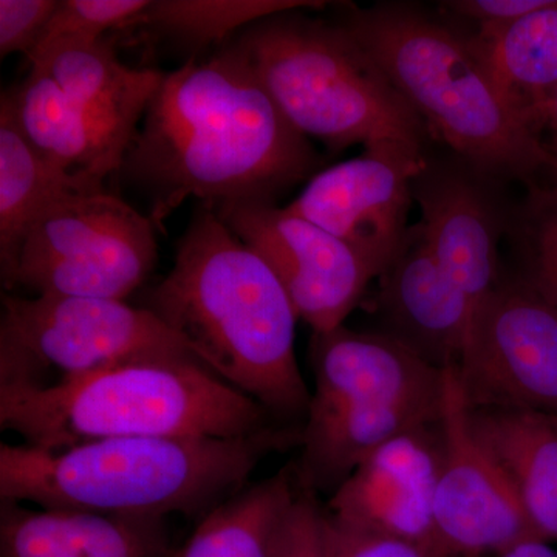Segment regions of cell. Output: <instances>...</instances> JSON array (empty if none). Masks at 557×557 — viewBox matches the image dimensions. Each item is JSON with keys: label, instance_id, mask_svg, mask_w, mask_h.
<instances>
[{"label": "cell", "instance_id": "cell-1", "mask_svg": "<svg viewBox=\"0 0 557 557\" xmlns=\"http://www.w3.org/2000/svg\"><path fill=\"white\" fill-rule=\"evenodd\" d=\"M317 150L231 42L164 73L121 171L145 190L157 228L186 200L276 203L309 178Z\"/></svg>", "mask_w": 557, "mask_h": 557}, {"label": "cell", "instance_id": "cell-2", "mask_svg": "<svg viewBox=\"0 0 557 557\" xmlns=\"http://www.w3.org/2000/svg\"><path fill=\"white\" fill-rule=\"evenodd\" d=\"M141 306L270 416L306 418L311 392L296 358L298 313L269 263L214 208L197 207L174 267Z\"/></svg>", "mask_w": 557, "mask_h": 557}, {"label": "cell", "instance_id": "cell-3", "mask_svg": "<svg viewBox=\"0 0 557 557\" xmlns=\"http://www.w3.org/2000/svg\"><path fill=\"white\" fill-rule=\"evenodd\" d=\"M288 442L267 429L236 438L131 437L64 450L0 445V500L115 518L207 515Z\"/></svg>", "mask_w": 557, "mask_h": 557}, {"label": "cell", "instance_id": "cell-4", "mask_svg": "<svg viewBox=\"0 0 557 557\" xmlns=\"http://www.w3.org/2000/svg\"><path fill=\"white\" fill-rule=\"evenodd\" d=\"M410 108L471 170L530 180L556 161L460 32L406 3L350 7L339 22Z\"/></svg>", "mask_w": 557, "mask_h": 557}, {"label": "cell", "instance_id": "cell-5", "mask_svg": "<svg viewBox=\"0 0 557 557\" xmlns=\"http://www.w3.org/2000/svg\"><path fill=\"white\" fill-rule=\"evenodd\" d=\"M0 428L40 450L131 437H248L270 413L196 357L148 359L61 391L0 392Z\"/></svg>", "mask_w": 557, "mask_h": 557}, {"label": "cell", "instance_id": "cell-6", "mask_svg": "<svg viewBox=\"0 0 557 557\" xmlns=\"http://www.w3.org/2000/svg\"><path fill=\"white\" fill-rule=\"evenodd\" d=\"M295 11L265 17L228 40L285 119L332 150L381 141L423 149L426 124L354 36L339 22Z\"/></svg>", "mask_w": 557, "mask_h": 557}, {"label": "cell", "instance_id": "cell-7", "mask_svg": "<svg viewBox=\"0 0 557 557\" xmlns=\"http://www.w3.org/2000/svg\"><path fill=\"white\" fill-rule=\"evenodd\" d=\"M194 357L152 311L126 300L2 295L0 392L61 391L148 359Z\"/></svg>", "mask_w": 557, "mask_h": 557}, {"label": "cell", "instance_id": "cell-8", "mask_svg": "<svg viewBox=\"0 0 557 557\" xmlns=\"http://www.w3.org/2000/svg\"><path fill=\"white\" fill-rule=\"evenodd\" d=\"M157 226L108 189L62 196L32 223L5 293L126 300L159 259Z\"/></svg>", "mask_w": 557, "mask_h": 557}, {"label": "cell", "instance_id": "cell-9", "mask_svg": "<svg viewBox=\"0 0 557 557\" xmlns=\"http://www.w3.org/2000/svg\"><path fill=\"white\" fill-rule=\"evenodd\" d=\"M435 528L443 557L497 556L527 539L528 523L508 475L475 435L457 366L443 370Z\"/></svg>", "mask_w": 557, "mask_h": 557}, {"label": "cell", "instance_id": "cell-10", "mask_svg": "<svg viewBox=\"0 0 557 557\" xmlns=\"http://www.w3.org/2000/svg\"><path fill=\"white\" fill-rule=\"evenodd\" d=\"M457 368L472 409L557 420V307L523 278H502L475 313Z\"/></svg>", "mask_w": 557, "mask_h": 557}, {"label": "cell", "instance_id": "cell-11", "mask_svg": "<svg viewBox=\"0 0 557 557\" xmlns=\"http://www.w3.org/2000/svg\"><path fill=\"white\" fill-rule=\"evenodd\" d=\"M426 161L409 143H375L313 175L287 208L338 237L381 277L405 245L413 180Z\"/></svg>", "mask_w": 557, "mask_h": 557}, {"label": "cell", "instance_id": "cell-12", "mask_svg": "<svg viewBox=\"0 0 557 557\" xmlns=\"http://www.w3.org/2000/svg\"><path fill=\"white\" fill-rule=\"evenodd\" d=\"M222 222L269 263L299 321L313 333L344 325L379 277L347 244L276 203L214 208Z\"/></svg>", "mask_w": 557, "mask_h": 557}, {"label": "cell", "instance_id": "cell-13", "mask_svg": "<svg viewBox=\"0 0 557 557\" xmlns=\"http://www.w3.org/2000/svg\"><path fill=\"white\" fill-rule=\"evenodd\" d=\"M435 426L399 435L370 454L333 491L325 507L329 518L443 557L435 528L440 460L438 432L431 431Z\"/></svg>", "mask_w": 557, "mask_h": 557}, {"label": "cell", "instance_id": "cell-14", "mask_svg": "<svg viewBox=\"0 0 557 557\" xmlns=\"http://www.w3.org/2000/svg\"><path fill=\"white\" fill-rule=\"evenodd\" d=\"M311 362L314 391L307 416L351 406H399L440 420L445 369L386 333L346 325L313 333Z\"/></svg>", "mask_w": 557, "mask_h": 557}, {"label": "cell", "instance_id": "cell-15", "mask_svg": "<svg viewBox=\"0 0 557 557\" xmlns=\"http://www.w3.org/2000/svg\"><path fill=\"white\" fill-rule=\"evenodd\" d=\"M490 182L468 164L453 168L429 160L413 180V200L431 247L475 313L500 285L498 242L508 228Z\"/></svg>", "mask_w": 557, "mask_h": 557}, {"label": "cell", "instance_id": "cell-16", "mask_svg": "<svg viewBox=\"0 0 557 557\" xmlns=\"http://www.w3.org/2000/svg\"><path fill=\"white\" fill-rule=\"evenodd\" d=\"M380 278L386 335L435 368L460 364L474 307L438 262L423 223L409 226L398 258Z\"/></svg>", "mask_w": 557, "mask_h": 557}, {"label": "cell", "instance_id": "cell-17", "mask_svg": "<svg viewBox=\"0 0 557 557\" xmlns=\"http://www.w3.org/2000/svg\"><path fill=\"white\" fill-rule=\"evenodd\" d=\"M17 126L36 149L73 177L106 188L123 168L138 129L104 119L62 94L30 69L22 83L3 91Z\"/></svg>", "mask_w": 557, "mask_h": 557}, {"label": "cell", "instance_id": "cell-18", "mask_svg": "<svg viewBox=\"0 0 557 557\" xmlns=\"http://www.w3.org/2000/svg\"><path fill=\"white\" fill-rule=\"evenodd\" d=\"M164 519L115 518L0 500V557H172Z\"/></svg>", "mask_w": 557, "mask_h": 557}, {"label": "cell", "instance_id": "cell-19", "mask_svg": "<svg viewBox=\"0 0 557 557\" xmlns=\"http://www.w3.org/2000/svg\"><path fill=\"white\" fill-rule=\"evenodd\" d=\"M480 442L515 487L531 530L557 542V420L518 409H472Z\"/></svg>", "mask_w": 557, "mask_h": 557}, {"label": "cell", "instance_id": "cell-20", "mask_svg": "<svg viewBox=\"0 0 557 557\" xmlns=\"http://www.w3.org/2000/svg\"><path fill=\"white\" fill-rule=\"evenodd\" d=\"M27 60L73 101L135 129L164 76L157 70L127 67L106 38L58 40Z\"/></svg>", "mask_w": 557, "mask_h": 557}, {"label": "cell", "instance_id": "cell-21", "mask_svg": "<svg viewBox=\"0 0 557 557\" xmlns=\"http://www.w3.org/2000/svg\"><path fill=\"white\" fill-rule=\"evenodd\" d=\"M467 38L505 97L541 134L539 113L557 86V0Z\"/></svg>", "mask_w": 557, "mask_h": 557}, {"label": "cell", "instance_id": "cell-22", "mask_svg": "<svg viewBox=\"0 0 557 557\" xmlns=\"http://www.w3.org/2000/svg\"><path fill=\"white\" fill-rule=\"evenodd\" d=\"M73 177L47 160L17 126L0 100V277L13 270L22 239L32 223L54 200L72 193L102 190Z\"/></svg>", "mask_w": 557, "mask_h": 557}, {"label": "cell", "instance_id": "cell-23", "mask_svg": "<svg viewBox=\"0 0 557 557\" xmlns=\"http://www.w3.org/2000/svg\"><path fill=\"white\" fill-rule=\"evenodd\" d=\"M296 497L287 471L242 487L208 511L172 557H273Z\"/></svg>", "mask_w": 557, "mask_h": 557}, {"label": "cell", "instance_id": "cell-24", "mask_svg": "<svg viewBox=\"0 0 557 557\" xmlns=\"http://www.w3.org/2000/svg\"><path fill=\"white\" fill-rule=\"evenodd\" d=\"M314 0H156L143 13L138 27L150 28L189 49L209 44L222 47L256 22L300 9H321Z\"/></svg>", "mask_w": 557, "mask_h": 557}, {"label": "cell", "instance_id": "cell-25", "mask_svg": "<svg viewBox=\"0 0 557 557\" xmlns=\"http://www.w3.org/2000/svg\"><path fill=\"white\" fill-rule=\"evenodd\" d=\"M512 223L527 263V281L557 307V186L533 188Z\"/></svg>", "mask_w": 557, "mask_h": 557}, {"label": "cell", "instance_id": "cell-26", "mask_svg": "<svg viewBox=\"0 0 557 557\" xmlns=\"http://www.w3.org/2000/svg\"><path fill=\"white\" fill-rule=\"evenodd\" d=\"M149 3V0H61L38 47L28 57L58 40H98L104 39L108 32L138 27Z\"/></svg>", "mask_w": 557, "mask_h": 557}, {"label": "cell", "instance_id": "cell-27", "mask_svg": "<svg viewBox=\"0 0 557 557\" xmlns=\"http://www.w3.org/2000/svg\"><path fill=\"white\" fill-rule=\"evenodd\" d=\"M60 0H0V57L38 47Z\"/></svg>", "mask_w": 557, "mask_h": 557}, {"label": "cell", "instance_id": "cell-28", "mask_svg": "<svg viewBox=\"0 0 557 557\" xmlns=\"http://www.w3.org/2000/svg\"><path fill=\"white\" fill-rule=\"evenodd\" d=\"M324 519L313 493L298 494L278 530L273 557H322Z\"/></svg>", "mask_w": 557, "mask_h": 557}, {"label": "cell", "instance_id": "cell-29", "mask_svg": "<svg viewBox=\"0 0 557 557\" xmlns=\"http://www.w3.org/2000/svg\"><path fill=\"white\" fill-rule=\"evenodd\" d=\"M325 511V509H324ZM322 557H437L428 548L399 539L355 530L329 518L324 519Z\"/></svg>", "mask_w": 557, "mask_h": 557}, {"label": "cell", "instance_id": "cell-30", "mask_svg": "<svg viewBox=\"0 0 557 557\" xmlns=\"http://www.w3.org/2000/svg\"><path fill=\"white\" fill-rule=\"evenodd\" d=\"M548 0H450L442 9L478 25V30L500 27L541 9Z\"/></svg>", "mask_w": 557, "mask_h": 557}, {"label": "cell", "instance_id": "cell-31", "mask_svg": "<svg viewBox=\"0 0 557 557\" xmlns=\"http://www.w3.org/2000/svg\"><path fill=\"white\" fill-rule=\"evenodd\" d=\"M539 127H541V134L548 132L549 143L547 148L557 163V86L549 95L544 108L541 109V113H539Z\"/></svg>", "mask_w": 557, "mask_h": 557}, {"label": "cell", "instance_id": "cell-32", "mask_svg": "<svg viewBox=\"0 0 557 557\" xmlns=\"http://www.w3.org/2000/svg\"><path fill=\"white\" fill-rule=\"evenodd\" d=\"M494 557H557V552L548 542L541 539H527Z\"/></svg>", "mask_w": 557, "mask_h": 557}, {"label": "cell", "instance_id": "cell-33", "mask_svg": "<svg viewBox=\"0 0 557 557\" xmlns=\"http://www.w3.org/2000/svg\"><path fill=\"white\" fill-rule=\"evenodd\" d=\"M553 170H555L557 172V163L555 164V168H553Z\"/></svg>", "mask_w": 557, "mask_h": 557}]
</instances>
